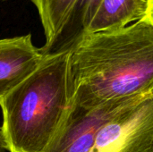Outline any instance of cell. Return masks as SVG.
I'll use <instances>...</instances> for the list:
<instances>
[{
    "instance_id": "8",
    "label": "cell",
    "mask_w": 153,
    "mask_h": 152,
    "mask_svg": "<svg viewBox=\"0 0 153 152\" xmlns=\"http://www.w3.org/2000/svg\"><path fill=\"white\" fill-rule=\"evenodd\" d=\"M153 26V0H147V10L143 19Z\"/></svg>"
},
{
    "instance_id": "3",
    "label": "cell",
    "mask_w": 153,
    "mask_h": 152,
    "mask_svg": "<svg viewBox=\"0 0 153 152\" xmlns=\"http://www.w3.org/2000/svg\"><path fill=\"white\" fill-rule=\"evenodd\" d=\"M91 152H153V90L102 125Z\"/></svg>"
},
{
    "instance_id": "1",
    "label": "cell",
    "mask_w": 153,
    "mask_h": 152,
    "mask_svg": "<svg viewBox=\"0 0 153 152\" xmlns=\"http://www.w3.org/2000/svg\"><path fill=\"white\" fill-rule=\"evenodd\" d=\"M72 101L86 109L153 90V26L80 34L70 47Z\"/></svg>"
},
{
    "instance_id": "7",
    "label": "cell",
    "mask_w": 153,
    "mask_h": 152,
    "mask_svg": "<svg viewBox=\"0 0 153 152\" xmlns=\"http://www.w3.org/2000/svg\"><path fill=\"white\" fill-rule=\"evenodd\" d=\"M38 10L44 30V56L52 55L68 27L81 0H30Z\"/></svg>"
},
{
    "instance_id": "2",
    "label": "cell",
    "mask_w": 153,
    "mask_h": 152,
    "mask_svg": "<svg viewBox=\"0 0 153 152\" xmlns=\"http://www.w3.org/2000/svg\"><path fill=\"white\" fill-rule=\"evenodd\" d=\"M70 50L45 56L29 76L0 98L9 152H44L72 105Z\"/></svg>"
},
{
    "instance_id": "4",
    "label": "cell",
    "mask_w": 153,
    "mask_h": 152,
    "mask_svg": "<svg viewBox=\"0 0 153 152\" xmlns=\"http://www.w3.org/2000/svg\"><path fill=\"white\" fill-rule=\"evenodd\" d=\"M147 94L109 101L93 109L83 108L72 101L64 123L44 152H91L101 126Z\"/></svg>"
},
{
    "instance_id": "5",
    "label": "cell",
    "mask_w": 153,
    "mask_h": 152,
    "mask_svg": "<svg viewBox=\"0 0 153 152\" xmlns=\"http://www.w3.org/2000/svg\"><path fill=\"white\" fill-rule=\"evenodd\" d=\"M44 58L30 34L0 39V98L37 69Z\"/></svg>"
},
{
    "instance_id": "9",
    "label": "cell",
    "mask_w": 153,
    "mask_h": 152,
    "mask_svg": "<svg viewBox=\"0 0 153 152\" xmlns=\"http://www.w3.org/2000/svg\"><path fill=\"white\" fill-rule=\"evenodd\" d=\"M7 151L6 149V145L3 137V133H2V128L0 126V152H5Z\"/></svg>"
},
{
    "instance_id": "6",
    "label": "cell",
    "mask_w": 153,
    "mask_h": 152,
    "mask_svg": "<svg viewBox=\"0 0 153 152\" xmlns=\"http://www.w3.org/2000/svg\"><path fill=\"white\" fill-rule=\"evenodd\" d=\"M147 0H100L87 27L80 33H96L126 27L144 18Z\"/></svg>"
}]
</instances>
